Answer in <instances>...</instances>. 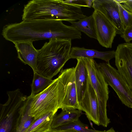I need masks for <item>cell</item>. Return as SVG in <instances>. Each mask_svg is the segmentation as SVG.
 <instances>
[{
	"label": "cell",
	"instance_id": "obj_1",
	"mask_svg": "<svg viewBox=\"0 0 132 132\" xmlns=\"http://www.w3.org/2000/svg\"><path fill=\"white\" fill-rule=\"evenodd\" d=\"M2 34L6 40L16 42L58 39H80L81 32L59 20H22L5 25Z\"/></svg>",
	"mask_w": 132,
	"mask_h": 132
},
{
	"label": "cell",
	"instance_id": "obj_2",
	"mask_svg": "<svg viewBox=\"0 0 132 132\" xmlns=\"http://www.w3.org/2000/svg\"><path fill=\"white\" fill-rule=\"evenodd\" d=\"M71 48V40H49L38 50L37 72L52 79L63 70L65 63L70 59Z\"/></svg>",
	"mask_w": 132,
	"mask_h": 132
},
{
	"label": "cell",
	"instance_id": "obj_3",
	"mask_svg": "<svg viewBox=\"0 0 132 132\" xmlns=\"http://www.w3.org/2000/svg\"><path fill=\"white\" fill-rule=\"evenodd\" d=\"M22 19L24 21L59 20L69 21L75 19L76 6L61 0H32L24 6Z\"/></svg>",
	"mask_w": 132,
	"mask_h": 132
},
{
	"label": "cell",
	"instance_id": "obj_4",
	"mask_svg": "<svg viewBox=\"0 0 132 132\" xmlns=\"http://www.w3.org/2000/svg\"><path fill=\"white\" fill-rule=\"evenodd\" d=\"M65 96V89L58 77L45 90L38 94L27 96L25 103L29 115L35 120L49 113L56 114L60 109Z\"/></svg>",
	"mask_w": 132,
	"mask_h": 132
},
{
	"label": "cell",
	"instance_id": "obj_5",
	"mask_svg": "<svg viewBox=\"0 0 132 132\" xmlns=\"http://www.w3.org/2000/svg\"><path fill=\"white\" fill-rule=\"evenodd\" d=\"M83 59L88 72L90 82L96 94L98 102L100 125L107 127L110 122V119L107 117L106 111L109 92L108 85L100 71L98 63L94 60Z\"/></svg>",
	"mask_w": 132,
	"mask_h": 132
},
{
	"label": "cell",
	"instance_id": "obj_6",
	"mask_svg": "<svg viewBox=\"0 0 132 132\" xmlns=\"http://www.w3.org/2000/svg\"><path fill=\"white\" fill-rule=\"evenodd\" d=\"M98 65L108 85L114 90L123 104L132 109V91L118 71L109 63H100Z\"/></svg>",
	"mask_w": 132,
	"mask_h": 132
},
{
	"label": "cell",
	"instance_id": "obj_7",
	"mask_svg": "<svg viewBox=\"0 0 132 132\" xmlns=\"http://www.w3.org/2000/svg\"><path fill=\"white\" fill-rule=\"evenodd\" d=\"M8 99L4 104H1L0 128L7 131H11L13 116L18 113L27 96L18 88L7 92Z\"/></svg>",
	"mask_w": 132,
	"mask_h": 132
},
{
	"label": "cell",
	"instance_id": "obj_8",
	"mask_svg": "<svg viewBox=\"0 0 132 132\" xmlns=\"http://www.w3.org/2000/svg\"><path fill=\"white\" fill-rule=\"evenodd\" d=\"M94 17L97 36L100 44L106 48H111L117 34L116 28L107 16L98 10H94Z\"/></svg>",
	"mask_w": 132,
	"mask_h": 132
},
{
	"label": "cell",
	"instance_id": "obj_9",
	"mask_svg": "<svg viewBox=\"0 0 132 132\" xmlns=\"http://www.w3.org/2000/svg\"><path fill=\"white\" fill-rule=\"evenodd\" d=\"M58 77L63 83L65 89V96L60 109L62 110H79L75 80V68L63 70Z\"/></svg>",
	"mask_w": 132,
	"mask_h": 132
},
{
	"label": "cell",
	"instance_id": "obj_10",
	"mask_svg": "<svg viewBox=\"0 0 132 132\" xmlns=\"http://www.w3.org/2000/svg\"><path fill=\"white\" fill-rule=\"evenodd\" d=\"M115 53V65L132 91V43L119 44Z\"/></svg>",
	"mask_w": 132,
	"mask_h": 132
},
{
	"label": "cell",
	"instance_id": "obj_11",
	"mask_svg": "<svg viewBox=\"0 0 132 132\" xmlns=\"http://www.w3.org/2000/svg\"><path fill=\"white\" fill-rule=\"evenodd\" d=\"M92 7L105 14L115 27L117 34L122 35L124 31L117 3L115 0H93Z\"/></svg>",
	"mask_w": 132,
	"mask_h": 132
},
{
	"label": "cell",
	"instance_id": "obj_12",
	"mask_svg": "<svg viewBox=\"0 0 132 132\" xmlns=\"http://www.w3.org/2000/svg\"><path fill=\"white\" fill-rule=\"evenodd\" d=\"M79 110L86 113L88 119L99 126L98 118V102L95 91L89 81L87 89L82 100L79 103Z\"/></svg>",
	"mask_w": 132,
	"mask_h": 132
},
{
	"label": "cell",
	"instance_id": "obj_13",
	"mask_svg": "<svg viewBox=\"0 0 132 132\" xmlns=\"http://www.w3.org/2000/svg\"><path fill=\"white\" fill-rule=\"evenodd\" d=\"M33 42L29 41L13 43L17 51L18 58L24 64L29 65L34 72H37L38 51L34 46Z\"/></svg>",
	"mask_w": 132,
	"mask_h": 132
},
{
	"label": "cell",
	"instance_id": "obj_14",
	"mask_svg": "<svg viewBox=\"0 0 132 132\" xmlns=\"http://www.w3.org/2000/svg\"><path fill=\"white\" fill-rule=\"evenodd\" d=\"M115 55L114 50L102 52L78 47H72L70 54V59L96 58L103 60L107 63H109L111 59L115 58Z\"/></svg>",
	"mask_w": 132,
	"mask_h": 132
},
{
	"label": "cell",
	"instance_id": "obj_15",
	"mask_svg": "<svg viewBox=\"0 0 132 132\" xmlns=\"http://www.w3.org/2000/svg\"><path fill=\"white\" fill-rule=\"evenodd\" d=\"M75 75L78 101L82 100L87 89L89 78L88 72L83 58L77 59Z\"/></svg>",
	"mask_w": 132,
	"mask_h": 132
},
{
	"label": "cell",
	"instance_id": "obj_16",
	"mask_svg": "<svg viewBox=\"0 0 132 132\" xmlns=\"http://www.w3.org/2000/svg\"><path fill=\"white\" fill-rule=\"evenodd\" d=\"M56 114L49 113L33 120L26 132H54L51 125Z\"/></svg>",
	"mask_w": 132,
	"mask_h": 132
},
{
	"label": "cell",
	"instance_id": "obj_17",
	"mask_svg": "<svg viewBox=\"0 0 132 132\" xmlns=\"http://www.w3.org/2000/svg\"><path fill=\"white\" fill-rule=\"evenodd\" d=\"M81 111L77 109L62 110L61 112L53 118L51 125L52 129L67 124L79 119Z\"/></svg>",
	"mask_w": 132,
	"mask_h": 132
},
{
	"label": "cell",
	"instance_id": "obj_18",
	"mask_svg": "<svg viewBox=\"0 0 132 132\" xmlns=\"http://www.w3.org/2000/svg\"><path fill=\"white\" fill-rule=\"evenodd\" d=\"M68 22L81 32H84L90 38L97 39L95 20L92 14L81 18L77 21Z\"/></svg>",
	"mask_w": 132,
	"mask_h": 132
},
{
	"label": "cell",
	"instance_id": "obj_19",
	"mask_svg": "<svg viewBox=\"0 0 132 132\" xmlns=\"http://www.w3.org/2000/svg\"><path fill=\"white\" fill-rule=\"evenodd\" d=\"M33 120L29 115L28 108L24 102L19 110L14 132H26Z\"/></svg>",
	"mask_w": 132,
	"mask_h": 132
},
{
	"label": "cell",
	"instance_id": "obj_20",
	"mask_svg": "<svg viewBox=\"0 0 132 132\" xmlns=\"http://www.w3.org/2000/svg\"><path fill=\"white\" fill-rule=\"evenodd\" d=\"M53 80L43 76L37 72H34V76L31 88V95L38 94L46 89Z\"/></svg>",
	"mask_w": 132,
	"mask_h": 132
},
{
	"label": "cell",
	"instance_id": "obj_21",
	"mask_svg": "<svg viewBox=\"0 0 132 132\" xmlns=\"http://www.w3.org/2000/svg\"><path fill=\"white\" fill-rule=\"evenodd\" d=\"M54 129L55 132L67 130H72L77 132H104L105 131L89 129L87 126L82 123L79 119Z\"/></svg>",
	"mask_w": 132,
	"mask_h": 132
},
{
	"label": "cell",
	"instance_id": "obj_22",
	"mask_svg": "<svg viewBox=\"0 0 132 132\" xmlns=\"http://www.w3.org/2000/svg\"><path fill=\"white\" fill-rule=\"evenodd\" d=\"M117 4L121 20L125 30L132 25V13L127 10L123 4Z\"/></svg>",
	"mask_w": 132,
	"mask_h": 132
},
{
	"label": "cell",
	"instance_id": "obj_23",
	"mask_svg": "<svg viewBox=\"0 0 132 132\" xmlns=\"http://www.w3.org/2000/svg\"><path fill=\"white\" fill-rule=\"evenodd\" d=\"M93 0H66L64 2L72 5L80 7H92Z\"/></svg>",
	"mask_w": 132,
	"mask_h": 132
},
{
	"label": "cell",
	"instance_id": "obj_24",
	"mask_svg": "<svg viewBox=\"0 0 132 132\" xmlns=\"http://www.w3.org/2000/svg\"><path fill=\"white\" fill-rule=\"evenodd\" d=\"M126 43L132 40V25L125 29L122 35L120 36Z\"/></svg>",
	"mask_w": 132,
	"mask_h": 132
},
{
	"label": "cell",
	"instance_id": "obj_25",
	"mask_svg": "<svg viewBox=\"0 0 132 132\" xmlns=\"http://www.w3.org/2000/svg\"><path fill=\"white\" fill-rule=\"evenodd\" d=\"M122 4L127 10L132 13V0H125Z\"/></svg>",
	"mask_w": 132,
	"mask_h": 132
},
{
	"label": "cell",
	"instance_id": "obj_26",
	"mask_svg": "<svg viewBox=\"0 0 132 132\" xmlns=\"http://www.w3.org/2000/svg\"><path fill=\"white\" fill-rule=\"evenodd\" d=\"M104 132H117L114 130L113 128H111L107 130H105Z\"/></svg>",
	"mask_w": 132,
	"mask_h": 132
},
{
	"label": "cell",
	"instance_id": "obj_27",
	"mask_svg": "<svg viewBox=\"0 0 132 132\" xmlns=\"http://www.w3.org/2000/svg\"><path fill=\"white\" fill-rule=\"evenodd\" d=\"M60 132H66L65 131H60Z\"/></svg>",
	"mask_w": 132,
	"mask_h": 132
},
{
	"label": "cell",
	"instance_id": "obj_28",
	"mask_svg": "<svg viewBox=\"0 0 132 132\" xmlns=\"http://www.w3.org/2000/svg\"><path fill=\"white\" fill-rule=\"evenodd\" d=\"M131 132H132V130H131Z\"/></svg>",
	"mask_w": 132,
	"mask_h": 132
}]
</instances>
